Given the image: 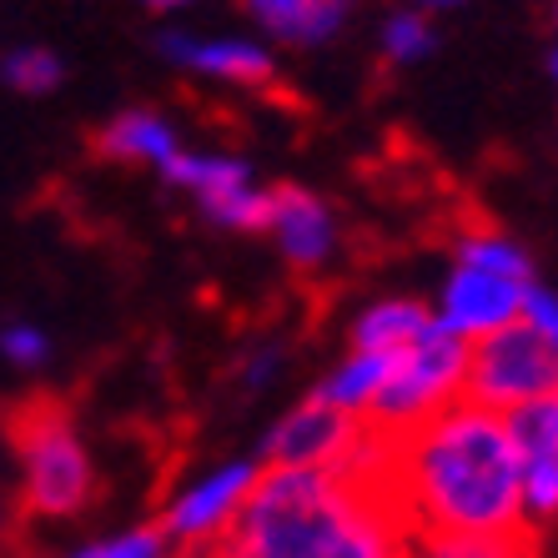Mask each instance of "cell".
<instances>
[{"label":"cell","instance_id":"obj_26","mask_svg":"<svg viewBox=\"0 0 558 558\" xmlns=\"http://www.w3.org/2000/svg\"><path fill=\"white\" fill-rule=\"evenodd\" d=\"M11 533V508H5V498H0V538Z\"/></svg>","mask_w":558,"mask_h":558},{"label":"cell","instance_id":"obj_6","mask_svg":"<svg viewBox=\"0 0 558 558\" xmlns=\"http://www.w3.org/2000/svg\"><path fill=\"white\" fill-rule=\"evenodd\" d=\"M558 388V352L548 338H538L529 323H508L488 338L468 342L463 363V403L488 408V413H513V408L544 403Z\"/></svg>","mask_w":558,"mask_h":558},{"label":"cell","instance_id":"obj_14","mask_svg":"<svg viewBox=\"0 0 558 558\" xmlns=\"http://www.w3.org/2000/svg\"><path fill=\"white\" fill-rule=\"evenodd\" d=\"M161 177H167L171 186L192 192L202 211H211L221 196H232V192H242V186H252V171L242 167L236 156H202V151H177L167 167H161Z\"/></svg>","mask_w":558,"mask_h":558},{"label":"cell","instance_id":"obj_20","mask_svg":"<svg viewBox=\"0 0 558 558\" xmlns=\"http://www.w3.org/2000/svg\"><path fill=\"white\" fill-rule=\"evenodd\" d=\"M81 558H171V544L156 523H146V529H131V533L106 538V544H96V548H81Z\"/></svg>","mask_w":558,"mask_h":558},{"label":"cell","instance_id":"obj_10","mask_svg":"<svg viewBox=\"0 0 558 558\" xmlns=\"http://www.w3.org/2000/svg\"><path fill=\"white\" fill-rule=\"evenodd\" d=\"M267 232L277 236L282 257L298 267V272H317L327 257H332V242H338V221L332 211L317 202L302 186H272L267 192Z\"/></svg>","mask_w":558,"mask_h":558},{"label":"cell","instance_id":"obj_16","mask_svg":"<svg viewBox=\"0 0 558 558\" xmlns=\"http://www.w3.org/2000/svg\"><path fill=\"white\" fill-rule=\"evenodd\" d=\"M433 323V312L413 298H388L357 317L352 327V352H403L408 342L423 338V327Z\"/></svg>","mask_w":558,"mask_h":558},{"label":"cell","instance_id":"obj_23","mask_svg":"<svg viewBox=\"0 0 558 558\" xmlns=\"http://www.w3.org/2000/svg\"><path fill=\"white\" fill-rule=\"evenodd\" d=\"M277 367H282V348H257L247 357V367H242V383H247V388H262V383H272Z\"/></svg>","mask_w":558,"mask_h":558},{"label":"cell","instance_id":"obj_13","mask_svg":"<svg viewBox=\"0 0 558 558\" xmlns=\"http://www.w3.org/2000/svg\"><path fill=\"white\" fill-rule=\"evenodd\" d=\"M96 151L111 156V161H151L161 171L182 146H177V131L156 111H121L117 121H106L96 131Z\"/></svg>","mask_w":558,"mask_h":558},{"label":"cell","instance_id":"obj_5","mask_svg":"<svg viewBox=\"0 0 558 558\" xmlns=\"http://www.w3.org/2000/svg\"><path fill=\"white\" fill-rule=\"evenodd\" d=\"M463 363H468V338L448 332L433 317L423 327V338L408 342L392 357L383 388H377L373 408L363 413L367 428L377 433H413L417 423H428L433 413H442L448 403H458L463 392Z\"/></svg>","mask_w":558,"mask_h":558},{"label":"cell","instance_id":"obj_12","mask_svg":"<svg viewBox=\"0 0 558 558\" xmlns=\"http://www.w3.org/2000/svg\"><path fill=\"white\" fill-rule=\"evenodd\" d=\"M262 31L282 36L287 46H317L348 21L352 0H242Z\"/></svg>","mask_w":558,"mask_h":558},{"label":"cell","instance_id":"obj_25","mask_svg":"<svg viewBox=\"0 0 558 558\" xmlns=\"http://www.w3.org/2000/svg\"><path fill=\"white\" fill-rule=\"evenodd\" d=\"M453 5H468V0H413V11H453Z\"/></svg>","mask_w":558,"mask_h":558},{"label":"cell","instance_id":"obj_4","mask_svg":"<svg viewBox=\"0 0 558 558\" xmlns=\"http://www.w3.org/2000/svg\"><path fill=\"white\" fill-rule=\"evenodd\" d=\"M533 287V257L508 242L494 227L458 236L453 277L442 287V317L438 323L458 338H488L498 327L519 323L523 292Z\"/></svg>","mask_w":558,"mask_h":558},{"label":"cell","instance_id":"obj_28","mask_svg":"<svg viewBox=\"0 0 558 558\" xmlns=\"http://www.w3.org/2000/svg\"><path fill=\"white\" fill-rule=\"evenodd\" d=\"M76 558H81V554H76Z\"/></svg>","mask_w":558,"mask_h":558},{"label":"cell","instance_id":"obj_17","mask_svg":"<svg viewBox=\"0 0 558 558\" xmlns=\"http://www.w3.org/2000/svg\"><path fill=\"white\" fill-rule=\"evenodd\" d=\"M398 538H403V533H398V523H392L383 508H373L367 498L352 494V513L342 519V529L332 533V544L317 558H398Z\"/></svg>","mask_w":558,"mask_h":558},{"label":"cell","instance_id":"obj_9","mask_svg":"<svg viewBox=\"0 0 558 558\" xmlns=\"http://www.w3.org/2000/svg\"><path fill=\"white\" fill-rule=\"evenodd\" d=\"M504 423H508L513 468H519L523 519L548 523L558 508V398L513 408V413H504Z\"/></svg>","mask_w":558,"mask_h":558},{"label":"cell","instance_id":"obj_27","mask_svg":"<svg viewBox=\"0 0 558 558\" xmlns=\"http://www.w3.org/2000/svg\"><path fill=\"white\" fill-rule=\"evenodd\" d=\"M142 5H156V11H171V5H192V0H142Z\"/></svg>","mask_w":558,"mask_h":558},{"label":"cell","instance_id":"obj_22","mask_svg":"<svg viewBox=\"0 0 558 558\" xmlns=\"http://www.w3.org/2000/svg\"><path fill=\"white\" fill-rule=\"evenodd\" d=\"M519 323H529L533 332H538V338H548V342L558 338V302H554V292H548L544 282H533L529 292H523Z\"/></svg>","mask_w":558,"mask_h":558},{"label":"cell","instance_id":"obj_11","mask_svg":"<svg viewBox=\"0 0 558 558\" xmlns=\"http://www.w3.org/2000/svg\"><path fill=\"white\" fill-rule=\"evenodd\" d=\"M167 61H177L182 71H196V76L211 81H232V86H247V92H277V65L272 56L252 46V40H202V36H171L156 40Z\"/></svg>","mask_w":558,"mask_h":558},{"label":"cell","instance_id":"obj_8","mask_svg":"<svg viewBox=\"0 0 558 558\" xmlns=\"http://www.w3.org/2000/svg\"><path fill=\"white\" fill-rule=\"evenodd\" d=\"M257 473H262L257 463H227V468H217V473H207V478H196L192 488L161 513L156 529L167 533L171 548L211 544V538H221V533L236 523Z\"/></svg>","mask_w":558,"mask_h":558},{"label":"cell","instance_id":"obj_2","mask_svg":"<svg viewBox=\"0 0 558 558\" xmlns=\"http://www.w3.org/2000/svg\"><path fill=\"white\" fill-rule=\"evenodd\" d=\"M348 513L352 488L338 468H262L227 538L247 558H317Z\"/></svg>","mask_w":558,"mask_h":558},{"label":"cell","instance_id":"obj_24","mask_svg":"<svg viewBox=\"0 0 558 558\" xmlns=\"http://www.w3.org/2000/svg\"><path fill=\"white\" fill-rule=\"evenodd\" d=\"M171 558H247L242 548L221 533V538H211V544H196V548H171Z\"/></svg>","mask_w":558,"mask_h":558},{"label":"cell","instance_id":"obj_1","mask_svg":"<svg viewBox=\"0 0 558 558\" xmlns=\"http://www.w3.org/2000/svg\"><path fill=\"white\" fill-rule=\"evenodd\" d=\"M383 494L403 533H529L519 468L508 448L504 413L448 403L413 433L392 438Z\"/></svg>","mask_w":558,"mask_h":558},{"label":"cell","instance_id":"obj_18","mask_svg":"<svg viewBox=\"0 0 558 558\" xmlns=\"http://www.w3.org/2000/svg\"><path fill=\"white\" fill-rule=\"evenodd\" d=\"M0 81L21 96H46L61 86V56L56 51H40V46H21L0 61Z\"/></svg>","mask_w":558,"mask_h":558},{"label":"cell","instance_id":"obj_7","mask_svg":"<svg viewBox=\"0 0 558 558\" xmlns=\"http://www.w3.org/2000/svg\"><path fill=\"white\" fill-rule=\"evenodd\" d=\"M363 438V423L338 408H327L323 398H307L267 433L262 458L267 468H342Z\"/></svg>","mask_w":558,"mask_h":558},{"label":"cell","instance_id":"obj_19","mask_svg":"<svg viewBox=\"0 0 558 558\" xmlns=\"http://www.w3.org/2000/svg\"><path fill=\"white\" fill-rule=\"evenodd\" d=\"M438 46L433 36V21L423 11H398L388 15V26H383V61L388 65H413Z\"/></svg>","mask_w":558,"mask_h":558},{"label":"cell","instance_id":"obj_15","mask_svg":"<svg viewBox=\"0 0 558 558\" xmlns=\"http://www.w3.org/2000/svg\"><path fill=\"white\" fill-rule=\"evenodd\" d=\"M398 558H538V538L529 533H504V538H478V533H403Z\"/></svg>","mask_w":558,"mask_h":558},{"label":"cell","instance_id":"obj_21","mask_svg":"<svg viewBox=\"0 0 558 558\" xmlns=\"http://www.w3.org/2000/svg\"><path fill=\"white\" fill-rule=\"evenodd\" d=\"M0 352L11 357V363L21 367H36L46 352H51V342H46V332L40 327H26V323H11L5 332H0Z\"/></svg>","mask_w":558,"mask_h":558},{"label":"cell","instance_id":"obj_3","mask_svg":"<svg viewBox=\"0 0 558 558\" xmlns=\"http://www.w3.org/2000/svg\"><path fill=\"white\" fill-rule=\"evenodd\" d=\"M5 438L21 463V504L36 519H76L96 498L92 458L81 448L76 417L56 392H31L5 408Z\"/></svg>","mask_w":558,"mask_h":558}]
</instances>
